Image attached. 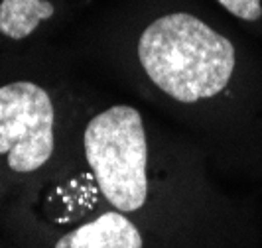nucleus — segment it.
I'll list each match as a JSON object with an SVG mask.
<instances>
[{
  "mask_svg": "<svg viewBox=\"0 0 262 248\" xmlns=\"http://www.w3.org/2000/svg\"><path fill=\"white\" fill-rule=\"evenodd\" d=\"M142 71L164 95L193 105L223 91L235 71V48L189 12L152 18L136 39Z\"/></svg>",
  "mask_w": 262,
  "mask_h": 248,
  "instance_id": "1",
  "label": "nucleus"
},
{
  "mask_svg": "<svg viewBox=\"0 0 262 248\" xmlns=\"http://www.w3.org/2000/svg\"><path fill=\"white\" fill-rule=\"evenodd\" d=\"M85 160L99 191L120 213L142 209L148 201V140L142 115L115 105L95 115L83 132Z\"/></svg>",
  "mask_w": 262,
  "mask_h": 248,
  "instance_id": "2",
  "label": "nucleus"
},
{
  "mask_svg": "<svg viewBox=\"0 0 262 248\" xmlns=\"http://www.w3.org/2000/svg\"><path fill=\"white\" fill-rule=\"evenodd\" d=\"M55 150L52 95L30 79L0 83V162L14 175L41 170Z\"/></svg>",
  "mask_w": 262,
  "mask_h": 248,
  "instance_id": "3",
  "label": "nucleus"
},
{
  "mask_svg": "<svg viewBox=\"0 0 262 248\" xmlns=\"http://www.w3.org/2000/svg\"><path fill=\"white\" fill-rule=\"evenodd\" d=\"M55 248H142V235L124 213L108 211L63 235Z\"/></svg>",
  "mask_w": 262,
  "mask_h": 248,
  "instance_id": "4",
  "label": "nucleus"
},
{
  "mask_svg": "<svg viewBox=\"0 0 262 248\" xmlns=\"http://www.w3.org/2000/svg\"><path fill=\"white\" fill-rule=\"evenodd\" d=\"M225 10L247 22H254L262 16V0H217Z\"/></svg>",
  "mask_w": 262,
  "mask_h": 248,
  "instance_id": "5",
  "label": "nucleus"
}]
</instances>
